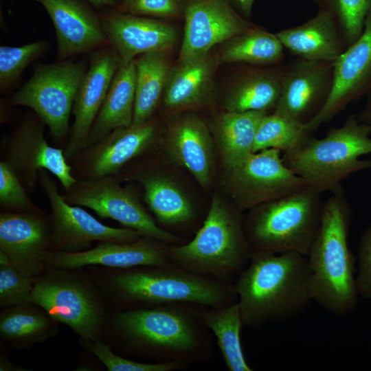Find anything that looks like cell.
<instances>
[{"label": "cell", "instance_id": "f546056e", "mask_svg": "<svg viewBox=\"0 0 371 371\" xmlns=\"http://www.w3.org/2000/svg\"><path fill=\"white\" fill-rule=\"evenodd\" d=\"M135 101L133 125L151 120L164 91L170 73L166 52L144 54L135 60Z\"/></svg>", "mask_w": 371, "mask_h": 371}, {"label": "cell", "instance_id": "277c9868", "mask_svg": "<svg viewBox=\"0 0 371 371\" xmlns=\"http://www.w3.org/2000/svg\"><path fill=\"white\" fill-rule=\"evenodd\" d=\"M371 128L350 115L325 137L312 135L294 150L282 153L284 164L306 183L322 193L343 192L341 182L352 174L371 168Z\"/></svg>", "mask_w": 371, "mask_h": 371}, {"label": "cell", "instance_id": "7402d4cb", "mask_svg": "<svg viewBox=\"0 0 371 371\" xmlns=\"http://www.w3.org/2000/svg\"><path fill=\"white\" fill-rule=\"evenodd\" d=\"M36 1L52 21L60 58L91 51L108 41L102 23L78 0Z\"/></svg>", "mask_w": 371, "mask_h": 371}, {"label": "cell", "instance_id": "8fae6325", "mask_svg": "<svg viewBox=\"0 0 371 371\" xmlns=\"http://www.w3.org/2000/svg\"><path fill=\"white\" fill-rule=\"evenodd\" d=\"M225 170L230 193L240 210L282 197L306 184L284 164L282 152L274 148L252 153Z\"/></svg>", "mask_w": 371, "mask_h": 371}, {"label": "cell", "instance_id": "8d00e7d4", "mask_svg": "<svg viewBox=\"0 0 371 371\" xmlns=\"http://www.w3.org/2000/svg\"><path fill=\"white\" fill-rule=\"evenodd\" d=\"M34 284L32 278L21 273L7 255L0 251V304L16 306L30 303Z\"/></svg>", "mask_w": 371, "mask_h": 371}, {"label": "cell", "instance_id": "ba28073f", "mask_svg": "<svg viewBox=\"0 0 371 371\" xmlns=\"http://www.w3.org/2000/svg\"><path fill=\"white\" fill-rule=\"evenodd\" d=\"M87 67L80 62L38 65L10 104L30 108L46 125L52 139L62 142L69 133L74 100Z\"/></svg>", "mask_w": 371, "mask_h": 371}, {"label": "cell", "instance_id": "30bf717a", "mask_svg": "<svg viewBox=\"0 0 371 371\" xmlns=\"http://www.w3.org/2000/svg\"><path fill=\"white\" fill-rule=\"evenodd\" d=\"M46 170L38 172V183L50 207L52 248L67 252L89 249L92 243H131L142 236L136 230L107 226L79 205L69 204L58 189L56 181Z\"/></svg>", "mask_w": 371, "mask_h": 371}, {"label": "cell", "instance_id": "7a4b0ae2", "mask_svg": "<svg viewBox=\"0 0 371 371\" xmlns=\"http://www.w3.org/2000/svg\"><path fill=\"white\" fill-rule=\"evenodd\" d=\"M207 308L185 302L133 308L117 313L114 324L133 348L159 362L191 366L207 361L214 354L205 321Z\"/></svg>", "mask_w": 371, "mask_h": 371}, {"label": "cell", "instance_id": "603a6c76", "mask_svg": "<svg viewBox=\"0 0 371 371\" xmlns=\"http://www.w3.org/2000/svg\"><path fill=\"white\" fill-rule=\"evenodd\" d=\"M166 149L179 165L186 168L201 186L211 183L214 170L212 139L206 125L194 115L177 120L170 128Z\"/></svg>", "mask_w": 371, "mask_h": 371}, {"label": "cell", "instance_id": "ffe728a7", "mask_svg": "<svg viewBox=\"0 0 371 371\" xmlns=\"http://www.w3.org/2000/svg\"><path fill=\"white\" fill-rule=\"evenodd\" d=\"M168 245L147 237L126 243L100 242L96 247L78 252L54 250L46 264L60 269H75L100 265L122 269L170 263Z\"/></svg>", "mask_w": 371, "mask_h": 371}, {"label": "cell", "instance_id": "5bb4252c", "mask_svg": "<svg viewBox=\"0 0 371 371\" xmlns=\"http://www.w3.org/2000/svg\"><path fill=\"white\" fill-rule=\"evenodd\" d=\"M157 128L151 120L139 125L115 129L77 153L69 162L77 179L115 177L130 161L153 144Z\"/></svg>", "mask_w": 371, "mask_h": 371}, {"label": "cell", "instance_id": "52a82bcc", "mask_svg": "<svg viewBox=\"0 0 371 371\" xmlns=\"http://www.w3.org/2000/svg\"><path fill=\"white\" fill-rule=\"evenodd\" d=\"M112 284L124 302L146 306L185 302L216 308L238 300L234 282L195 273L171 262L124 269L113 276Z\"/></svg>", "mask_w": 371, "mask_h": 371}, {"label": "cell", "instance_id": "8992f818", "mask_svg": "<svg viewBox=\"0 0 371 371\" xmlns=\"http://www.w3.org/2000/svg\"><path fill=\"white\" fill-rule=\"evenodd\" d=\"M321 194L305 184L249 209L243 226L252 252H295L307 256L321 223Z\"/></svg>", "mask_w": 371, "mask_h": 371}, {"label": "cell", "instance_id": "4fadbf2b", "mask_svg": "<svg viewBox=\"0 0 371 371\" xmlns=\"http://www.w3.org/2000/svg\"><path fill=\"white\" fill-rule=\"evenodd\" d=\"M30 303L41 306L85 341L97 339L101 308L91 290L79 280L62 275L45 276L34 284Z\"/></svg>", "mask_w": 371, "mask_h": 371}, {"label": "cell", "instance_id": "1f68e13d", "mask_svg": "<svg viewBox=\"0 0 371 371\" xmlns=\"http://www.w3.org/2000/svg\"><path fill=\"white\" fill-rule=\"evenodd\" d=\"M284 49L276 34L253 27L229 40L219 58L227 63L276 65L281 63Z\"/></svg>", "mask_w": 371, "mask_h": 371}, {"label": "cell", "instance_id": "b9f144b4", "mask_svg": "<svg viewBox=\"0 0 371 371\" xmlns=\"http://www.w3.org/2000/svg\"><path fill=\"white\" fill-rule=\"evenodd\" d=\"M356 117L359 122L371 128V91L366 95L365 104Z\"/></svg>", "mask_w": 371, "mask_h": 371}, {"label": "cell", "instance_id": "7bdbcfd3", "mask_svg": "<svg viewBox=\"0 0 371 371\" xmlns=\"http://www.w3.org/2000/svg\"><path fill=\"white\" fill-rule=\"evenodd\" d=\"M233 6H235L245 16L251 14L255 0H229Z\"/></svg>", "mask_w": 371, "mask_h": 371}, {"label": "cell", "instance_id": "9a60e30c", "mask_svg": "<svg viewBox=\"0 0 371 371\" xmlns=\"http://www.w3.org/2000/svg\"><path fill=\"white\" fill-rule=\"evenodd\" d=\"M371 91V11L359 38L334 61L333 85L320 111L304 124L313 134L346 106Z\"/></svg>", "mask_w": 371, "mask_h": 371}, {"label": "cell", "instance_id": "ee69618b", "mask_svg": "<svg viewBox=\"0 0 371 371\" xmlns=\"http://www.w3.org/2000/svg\"><path fill=\"white\" fill-rule=\"evenodd\" d=\"M92 4L98 7L110 6L115 4V0H87Z\"/></svg>", "mask_w": 371, "mask_h": 371}, {"label": "cell", "instance_id": "7c38bea8", "mask_svg": "<svg viewBox=\"0 0 371 371\" xmlns=\"http://www.w3.org/2000/svg\"><path fill=\"white\" fill-rule=\"evenodd\" d=\"M44 125L40 119L23 120L2 142V160L14 170L29 190H34L42 169L54 175L67 190L77 179L64 150L51 146L45 139Z\"/></svg>", "mask_w": 371, "mask_h": 371}, {"label": "cell", "instance_id": "d6986e66", "mask_svg": "<svg viewBox=\"0 0 371 371\" xmlns=\"http://www.w3.org/2000/svg\"><path fill=\"white\" fill-rule=\"evenodd\" d=\"M121 63L114 50L104 49L91 54L74 100V121L63 148L69 161L86 147L90 130Z\"/></svg>", "mask_w": 371, "mask_h": 371}, {"label": "cell", "instance_id": "ab89813d", "mask_svg": "<svg viewBox=\"0 0 371 371\" xmlns=\"http://www.w3.org/2000/svg\"><path fill=\"white\" fill-rule=\"evenodd\" d=\"M122 11L133 15L170 18L182 12L180 0H123Z\"/></svg>", "mask_w": 371, "mask_h": 371}, {"label": "cell", "instance_id": "4dcf8cb0", "mask_svg": "<svg viewBox=\"0 0 371 371\" xmlns=\"http://www.w3.org/2000/svg\"><path fill=\"white\" fill-rule=\"evenodd\" d=\"M205 321L214 335L229 371H252L243 355L240 331L243 326L237 302L228 306L207 308Z\"/></svg>", "mask_w": 371, "mask_h": 371}, {"label": "cell", "instance_id": "836d02e7", "mask_svg": "<svg viewBox=\"0 0 371 371\" xmlns=\"http://www.w3.org/2000/svg\"><path fill=\"white\" fill-rule=\"evenodd\" d=\"M25 305L12 307L1 314L0 334L3 339L36 341L46 337L50 328L48 317Z\"/></svg>", "mask_w": 371, "mask_h": 371}, {"label": "cell", "instance_id": "e575fe53", "mask_svg": "<svg viewBox=\"0 0 371 371\" xmlns=\"http://www.w3.org/2000/svg\"><path fill=\"white\" fill-rule=\"evenodd\" d=\"M322 8L333 14L347 48L362 34L371 11V0H326Z\"/></svg>", "mask_w": 371, "mask_h": 371}, {"label": "cell", "instance_id": "74e56055", "mask_svg": "<svg viewBox=\"0 0 371 371\" xmlns=\"http://www.w3.org/2000/svg\"><path fill=\"white\" fill-rule=\"evenodd\" d=\"M90 352L109 371H177L188 368L189 364L179 361L141 363L114 354L109 346L98 339L85 341Z\"/></svg>", "mask_w": 371, "mask_h": 371}, {"label": "cell", "instance_id": "83f0119b", "mask_svg": "<svg viewBox=\"0 0 371 371\" xmlns=\"http://www.w3.org/2000/svg\"><path fill=\"white\" fill-rule=\"evenodd\" d=\"M213 71L214 62L207 54L179 62L168 76L162 96L165 106L180 109L201 102L209 91Z\"/></svg>", "mask_w": 371, "mask_h": 371}, {"label": "cell", "instance_id": "2e32d148", "mask_svg": "<svg viewBox=\"0 0 371 371\" xmlns=\"http://www.w3.org/2000/svg\"><path fill=\"white\" fill-rule=\"evenodd\" d=\"M334 61L297 58L286 63L273 113L306 124L326 103L330 93Z\"/></svg>", "mask_w": 371, "mask_h": 371}, {"label": "cell", "instance_id": "4316f807", "mask_svg": "<svg viewBox=\"0 0 371 371\" xmlns=\"http://www.w3.org/2000/svg\"><path fill=\"white\" fill-rule=\"evenodd\" d=\"M144 189V199L157 221L165 227L186 225L194 218V211L183 190L166 177L150 171L135 175Z\"/></svg>", "mask_w": 371, "mask_h": 371}, {"label": "cell", "instance_id": "44dd1931", "mask_svg": "<svg viewBox=\"0 0 371 371\" xmlns=\"http://www.w3.org/2000/svg\"><path fill=\"white\" fill-rule=\"evenodd\" d=\"M107 40L122 63H128L144 54L166 52L177 39L169 24L130 14H115L102 21Z\"/></svg>", "mask_w": 371, "mask_h": 371}, {"label": "cell", "instance_id": "d590c367", "mask_svg": "<svg viewBox=\"0 0 371 371\" xmlns=\"http://www.w3.org/2000/svg\"><path fill=\"white\" fill-rule=\"evenodd\" d=\"M47 43L37 41L22 46L0 47L1 89L10 87L18 80L23 70L45 51Z\"/></svg>", "mask_w": 371, "mask_h": 371}, {"label": "cell", "instance_id": "9c48e42d", "mask_svg": "<svg viewBox=\"0 0 371 371\" xmlns=\"http://www.w3.org/2000/svg\"><path fill=\"white\" fill-rule=\"evenodd\" d=\"M119 182L113 176L77 179L62 194L69 204L88 207L100 218L115 220L137 231L143 237L179 245L175 235L157 225L134 190Z\"/></svg>", "mask_w": 371, "mask_h": 371}, {"label": "cell", "instance_id": "e0dca14e", "mask_svg": "<svg viewBox=\"0 0 371 371\" xmlns=\"http://www.w3.org/2000/svg\"><path fill=\"white\" fill-rule=\"evenodd\" d=\"M184 17L179 62L207 54L216 44L254 27L236 13L229 0H189Z\"/></svg>", "mask_w": 371, "mask_h": 371}, {"label": "cell", "instance_id": "60d3db41", "mask_svg": "<svg viewBox=\"0 0 371 371\" xmlns=\"http://www.w3.org/2000/svg\"><path fill=\"white\" fill-rule=\"evenodd\" d=\"M359 271L356 285L359 295L371 299V225L363 232L358 247Z\"/></svg>", "mask_w": 371, "mask_h": 371}, {"label": "cell", "instance_id": "3957f363", "mask_svg": "<svg viewBox=\"0 0 371 371\" xmlns=\"http://www.w3.org/2000/svg\"><path fill=\"white\" fill-rule=\"evenodd\" d=\"M351 221L352 209L344 191L332 193L324 201L320 226L306 256L313 300L341 317L351 314L358 304L355 258L348 243Z\"/></svg>", "mask_w": 371, "mask_h": 371}, {"label": "cell", "instance_id": "484cf974", "mask_svg": "<svg viewBox=\"0 0 371 371\" xmlns=\"http://www.w3.org/2000/svg\"><path fill=\"white\" fill-rule=\"evenodd\" d=\"M286 65L280 63L271 69L244 72L225 99L226 111L273 113L279 99Z\"/></svg>", "mask_w": 371, "mask_h": 371}, {"label": "cell", "instance_id": "cb8c5ba5", "mask_svg": "<svg viewBox=\"0 0 371 371\" xmlns=\"http://www.w3.org/2000/svg\"><path fill=\"white\" fill-rule=\"evenodd\" d=\"M276 34L284 48L299 58L335 61L346 49L333 14L325 8L306 22Z\"/></svg>", "mask_w": 371, "mask_h": 371}, {"label": "cell", "instance_id": "ac0fdd59", "mask_svg": "<svg viewBox=\"0 0 371 371\" xmlns=\"http://www.w3.org/2000/svg\"><path fill=\"white\" fill-rule=\"evenodd\" d=\"M52 247L50 220L41 212H3L0 214V251L23 274L41 272Z\"/></svg>", "mask_w": 371, "mask_h": 371}, {"label": "cell", "instance_id": "f35d334b", "mask_svg": "<svg viewBox=\"0 0 371 371\" xmlns=\"http://www.w3.org/2000/svg\"><path fill=\"white\" fill-rule=\"evenodd\" d=\"M0 206L11 212H41L27 195L14 170L0 161Z\"/></svg>", "mask_w": 371, "mask_h": 371}, {"label": "cell", "instance_id": "6da1fadb", "mask_svg": "<svg viewBox=\"0 0 371 371\" xmlns=\"http://www.w3.org/2000/svg\"><path fill=\"white\" fill-rule=\"evenodd\" d=\"M234 285L243 325L249 328L293 319L313 300L307 257L295 252L253 251Z\"/></svg>", "mask_w": 371, "mask_h": 371}, {"label": "cell", "instance_id": "d4e9b609", "mask_svg": "<svg viewBox=\"0 0 371 371\" xmlns=\"http://www.w3.org/2000/svg\"><path fill=\"white\" fill-rule=\"evenodd\" d=\"M135 76L134 60L121 63L90 130L86 147L98 142L115 129L132 125L135 101Z\"/></svg>", "mask_w": 371, "mask_h": 371}, {"label": "cell", "instance_id": "f1b7e54d", "mask_svg": "<svg viewBox=\"0 0 371 371\" xmlns=\"http://www.w3.org/2000/svg\"><path fill=\"white\" fill-rule=\"evenodd\" d=\"M266 113L225 111L216 120L215 135L225 170L253 153L258 124Z\"/></svg>", "mask_w": 371, "mask_h": 371}, {"label": "cell", "instance_id": "5b68a950", "mask_svg": "<svg viewBox=\"0 0 371 371\" xmlns=\"http://www.w3.org/2000/svg\"><path fill=\"white\" fill-rule=\"evenodd\" d=\"M251 254L243 218L218 196L212 199L194 237L187 243L169 247L171 263L234 283L249 264Z\"/></svg>", "mask_w": 371, "mask_h": 371}, {"label": "cell", "instance_id": "d6a6232c", "mask_svg": "<svg viewBox=\"0 0 371 371\" xmlns=\"http://www.w3.org/2000/svg\"><path fill=\"white\" fill-rule=\"evenodd\" d=\"M312 134L304 128V124L296 122L276 113L265 114L256 134L253 153L274 148L284 153L298 147Z\"/></svg>", "mask_w": 371, "mask_h": 371}]
</instances>
